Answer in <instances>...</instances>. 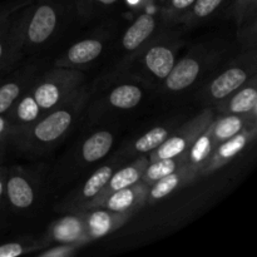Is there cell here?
Masks as SVG:
<instances>
[{"label":"cell","instance_id":"obj_1","mask_svg":"<svg viewBox=\"0 0 257 257\" xmlns=\"http://www.w3.org/2000/svg\"><path fill=\"white\" fill-rule=\"evenodd\" d=\"M210 119L211 114L210 112H207V114L192 120L190 124L178 131L176 135L168 136L167 140L155 150L152 155V162L157 160H163V158L183 157L187 153L191 145L200 136V133L207 128L205 125L210 124Z\"/></svg>","mask_w":257,"mask_h":257},{"label":"cell","instance_id":"obj_2","mask_svg":"<svg viewBox=\"0 0 257 257\" xmlns=\"http://www.w3.org/2000/svg\"><path fill=\"white\" fill-rule=\"evenodd\" d=\"M57 2L43 0L33 13L28 25L27 37L32 44H43L47 42L57 28Z\"/></svg>","mask_w":257,"mask_h":257},{"label":"cell","instance_id":"obj_3","mask_svg":"<svg viewBox=\"0 0 257 257\" xmlns=\"http://www.w3.org/2000/svg\"><path fill=\"white\" fill-rule=\"evenodd\" d=\"M72 122L73 115L69 110H55L35 125L33 130V138L45 145L55 142L69 130Z\"/></svg>","mask_w":257,"mask_h":257},{"label":"cell","instance_id":"obj_4","mask_svg":"<svg viewBox=\"0 0 257 257\" xmlns=\"http://www.w3.org/2000/svg\"><path fill=\"white\" fill-rule=\"evenodd\" d=\"M201 65L195 58H183L171 69L170 74L165 78L166 88L178 92L188 88L196 82L200 75Z\"/></svg>","mask_w":257,"mask_h":257},{"label":"cell","instance_id":"obj_5","mask_svg":"<svg viewBox=\"0 0 257 257\" xmlns=\"http://www.w3.org/2000/svg\"><path fill=\"white\" fill-rule=\"evenodd\" d=\"M248 74L243 68L233 67L225 70L210 84V95L213 99H225L240 89L247 80Z\"/></svg>","mask_w":257,"mask_h":257},{"label":"cell","instance_id":"obj_6","mask_svg":"<svg viewBox=\"0 0 257 257\" xmlns=\"http://www.w3.org/2000/svg\"><path fill=\"white\" fill-rule=\"evenodd\" d=\"M251 136H252V133L245 130L241 131L240 133H237L233 137L218 143V147L213 148L212 155H211L210 160L207 161L205 167L217 168L220 166H222L223 163L227 162V161H230L231 158L237 156L246 147Z\"/></svg>","mask_w":257,"mask_h":257},{"label":"cell","instance_id":"obj_7","mask_svg":"<svg viewBox=\"0 0 257 257\" xmlns=\"http://www.w3.org/2000/svg\"><path fill=\"white\" fill-rule=\"evenodd\" d=\"M156 29V19L153 15L141 14L123 35V47L127 50H136L152 35Z\"/></svg>","mask_w":257,"mask_h":257},{"label":"cell","instance_id":"obj_8","mask_svg":"<svg viewBox=\"0 0 257 257\" xmlns=\"http://www.w3.org/2000/svg\"><path fill=\"white\" fill-rule=\"evenodd\" d=\"M176 63L175 53L166 45H155L145 54V64L155 77L165 79Z\"/></svg>","mask_w":257,"mask_h":257},{"label":"cell","instance_id":"obj_9","mask_svg":"<svg viewBox=\"0 0 257 257\" xmlns=\"http://www.w3.org/2000/svg\"><path fill=\"white\" fill-rule=\"evenodd\" d=\"M143 172H145V162L143 161H141L140 163H136V165L127 166V167L117 171L114 175L110 176L109 181H108L107 185L102 190L103 192L99 197V202H102L107 196H109L114 191L135 186L140 181V178L142 177Z\"/></svg>","mask_w":257,"mask_h":257},{"label":"cell","instance_id":"obj_10","mask_svg":"<svg viewBox=\"0 0 257 257\" xmlns=\"http://www.w3.org/2000/svg\"><path fill=\"white\" fill-rule=\"evenodd\" d=\"M65 85H67V82H64L60 78L54 80L52 77V79L40 83L35 88L33 98L38 103L40 109H50V108L55 107L60 102V99L64 98V95H67V87Z\"/></svg>","mask_w":257,"mask_h":257},{"label":"cell","instance_id":"obj_11","mask_svg":"<svg viewBox=\"0 0 257 257\" xmlns=\"http://www.w3.org/2000/svg\"><path fill=\"white\" fill-rule=\"evenodd\" d=\"M103 50V44L97 39H85L70 47L65 55L68 65H83L97 59Z\"/></svg>","mask_w":257,"mask_h":257},{"label":"cell","instance_id":"obj_12","mask_svg":"<svg viewBox=\"0 0 257 257\" xmlns=\"http://www.w3.org/2000/svg\"><path fill=\"white\" fill-rule=\"evenodd\" d=\"M7 195L10 203L17 208H27L34 202V191L24 177L14 175L7 182Z\"/></svg>","mask_w":257,"mask_h":257},{"label":"cell","instance_id":"obj_13","mask_svg":"<svg viewBox=\"0 0 257 257\" xmlns=\"http://www.w3.org/2000/svg\"><path fill=\"white\" fill-rule=\"evenodd\" d=\"M112 146V133L107 132V131H99L85 141L82 147V156L87 162H97L108 155Z\"/></svg>","mask_w":257,"mask_h":257},{"label":"cell","instance_id":"obj_14","mask_svg":"<svg viewBox=\"0 0 257 257\" xmlns=\"http://www.w3.org/2000/svg\"><path fill=\"white\" fill-rule=\"evenodd\" d=\"M141 197H143V191L141 188H132V186H131V187L114 191L109 196H107L100 203L104 205V207H107V210L112 211V212L123 213L130 208L135 207L138 200H141Z\"/></svg>","mask_w":257,"mask_h":257},{"label":"cell","instance_id":"obj_15","mask_svg":"<svg viewBox=\"0 0 257 257\" xmlns=\"http://www.w3.org/2000/svg\"><path fill=\"white\" fill-rule=\"evenodd\" d=\"M213 148H215V143L211 138L210 125H207V128L200 133V136L196 138L195 142L187 151L188 162L191 167H201V166L205 167L212 155Z\"/></svg>","mask_w":257,"mask_h":257},{"label":"cell","instance_id":"obj_16","mask_svg":"<svg viewBox=\"0 0 257 257\" xmlns=\"http://www.w3.org/2000/svg\"><path fill=\"white\" fill-rule=\"evenodd\" d=\"M243 127H245V120L238 114H230L213 123L212 125H210V132L215 147L218 143L240 133L241 131H243Z\"/></svg>","mask_w":257,"mask_h":257},{"label":"cell","instance_id":"obj_17","mask_svg":"<svg viewBox=\"0 0 257 257\" xmlns=\"http://www.w3.org/2000/svg\"><path fill=\"white\" fill-rule=\"evenodd\" d=\"M142 90L133 84H122L110 92L109 103L119 109H131L142 99Z\"/></svg>","mask_w":257,"mask_h":257},{"label":"cell","instance_id":"obj_18","mask_svg":"<svg viewBox=\"0 0 257 257\" xmlns=\"http://www.w3.org/2000/svg\"><path fill=\"white\" fill-rule=\"evenodd\" d=\"M257 105V90L255 87H247L241 89L231 98L227 110L232 114H248L255 113Z\"/></svg>","mask_w":257,"mask_h":257},{"label":"cell","instance_id":"obj_19","mask_svg":"<svg viewBox=\"0 0 257 257\" xmlns=\"http://www.w3.org/2000/svg\"><path fill=\"white\" fill-rule=\"evenodd\" d=\"M114 227V216L107 211H94L87 220L88 232L92 237H103Z\"/></svg>","mask_w":257,"mask_h":257},{"label":"cell","instance_id":"obj_20","mask_svg":"<svg viewBox=\"0 0 257 257\" xmlns=\"http://www.w3.org/2000/svg\"><path fill=\"white\" fill-rule=\"evenodd\" d=\"M112 175L113 170L109 166H104V167H100L99 170L95 171L83 186V198L88 200V198H93L99 195Z\"/></svg>","mask_w":257,"mask_h":257},{"label":"cell","instance_id":"obj_21","mask_svg":"<svg viewBox=\"0 0 257 257\" xmlns=\"http://www.w3.org/2000/svg\"><path fill=\"white\" fill-rule=\"evenodd\" d=\"M168 136H170V133L165 127H155L150 132L138 138L137 142L135 143V150L140 153H147L151 152V151H155L156 148L160 147L167 140Z\"/></svg>","mask_w":257,"mask_h":257},{"label":"cell","instance_id":"obj_22","mask_svg":"<svg viewBox=\"0 0 257 257\" xmlns=\"http://www.w3.org/2000/svg\"><path fill=\"white\" fill-rule=\"evenodd\" d=\"M226 0H195L191 9L185 15L186 19L190 22L205 20L215 14L223 5Z\"/></svg>","mask_w":257,"mask_h":257},{"label":"cell","instance_id":"obj_23","mask_svg":"<svg viewBox=\"0 0 257 257\" xmlns=\"http://www.w3.org/2000/svg\"><path fill=\"white\" fill-rule=\"evenodd\" d=\"M178 170V160L175 158H163L153 161L145 171V180L147 182H155L165 176L171 175Z\"/></svg>","mask_w":257,"mask_h":257},{"label":"cell","instance_id":"obj_24","mask_svg":"<svg viewBox=\"0 0 257 257\" xmlns=\"http://www.w3.org/2000/svg\"><path fill=\"white\" fill-rule=\"evenodd\" d=\"M181 178H182V173L173 172L171 175L165 176V177L155 181V185L152 186V188L150 191L151 198H153V200H161V198L168 196L180 186Z\"/></svg>","mask_w":257,"mask_h":257},{"label":"cell","instance_id":"obj_25","mask_svg":"<svg viewBox=\"0 0 257 257\" xmlns=\"http://www.w3.org/2000/svg\"><path fill=\"white\" fill-rule=\"evenodd\" d=\"M83 226L79 220L75 217H67L57 223L54 227L55 238L60 241L77 240L82 235Z\"/></svg>","mask_w":257,"mask_h":257},{"label":"cell","instance_id":"obj_26","mask_svg":"<svg viewBox=\"0 0 257 257\" xmlns=\"http://www.w3.org/2000/svg\"><path fill=\"white\" fill-rule=\"evenodd\" d=\"M39 105L33 97H25L17 107V117L23 122H32L39 115Z\"/></svg>","mask_w":257,"mask_h":257},{"label":"cell","instance_id":"obj_27","mask_svg":"<svg viewBox=\"0 0 257 257\" xmlns=\"http://www.w3.org/2000/svg\"><path fill=\"white\" fill-rule=\"evenodd\" d=\"M20 94V87L17 83H7L0 87V114L10 109Z\"/></svg>","mask_w":257,"mask_h":257},{"label":"cell","instance_id":"obj_28","mask_svg":"<svg viewBox=\"0 0 257 257\" xmlns=\"http://www.w3.org/2000/svg\"><path fill=\"white\" fill-rule=\"evenodd\" d=\"M193 3L195 0H167V4L165 7V14L171 19H178L180 17H185Z\"/></svg>","mask_w":257,"mask_h":257},{"label":"cell","instance_id":"obj_29","mask_svg":"<svg viewBox=\"0 0 257 257\" xmlns=\"http://www.w3.org/2000/svg\"><path fill=\"white\" fill-rule=\"evenodd\" d=\"M257 0H235L233 3V13L238 22H242L248 18L250 13H253L256 9Z\"/></svg>","mask_w":257,"mask_h":257},{"label":"cell","instance_id":"obj_30","mask_svg":"<svg viewBox=\"0 0 257 257\" xmlns=\"http://www.w3.org/2000/svg\"><path fill=\"white\" fill-rule=\"evenodd\" d=\"M24 252V247L20 243H7L0 246V257H15Z\"/></svg>","mask_w":257,"mask_h":257},{"label":"cell","instance_id":"obj_31","mask_svg":"<svg viewBox=\"0 0 257 257\" xmlns=\"http://www.w3.org/2000/svg\"><path fill=\"white\" fill-rule=\"evenodd\" d=\"M80 7H110L119 0H77Z\"/></svg>","mask_w":257,"mask_h":257},{"label":"cell","instance_id":"obj_32","mask_svg":"<svg viewBox=\"0 0 257 257\" xmlns=\"http://www.w3.org/2000/svg\"><path fill=\"white\" fill-rule=\"evenodd\" d=\"M5 35H7V27L0 23V62H2L5 50Z\"/></svg>","mask_w":257,"mask_h":257},{"label":"cell","instance_id":"obj_33","mask_svg":"<svg viewBox=\"0 0 257 257\" xmlns=\"http://www.w3.org/2000/svg\"><path fill=\"white\" fill-rule=\"evenodd\" d=\"M69 250L70 247H65V246H63V247L54 248V250L52 251H47V252L43 253V256H64L69 252Z\"/></svg>","mask_w":257,"mask_h":257},{"label":"cell","instance_id":"obj_34","mask_svg":"<svg viewBox=\"0 0 257 257\" xmlns=\"http://www.w3.org/2000/svg\"><path fill=\"white\" fill-rule=\"evenodd\" d=\"M8 130V123L7 120L4 119V118L2 117V114H0V138L3 137V136L5 135V132H7Z\"/></svg>","mask_w":257,"mask_h":257},{"label":"cell","instance_id":"obj_35","mask_svg":"<svg viewBox=\"0 0 257 257\" xmlns=\"http://www.w3.org/2000/svg\"><path fill=\"white\" fill-rule=\"evenodd\" d=\"M3 195H4V183H3L2 176H0V198L3 197Z\"/></svg>","mask_w":257,"mask_h":257},{"label":"cell","instance_id":"obj_36","mask_svg":"<svg viewBox=\"0 0 257 257\" xmlns=\"http://www.w3.org/2000/svg\"><path fill=\"white\" fill-rule=\"evenodd\" d=\"M3 20H4V18H3V14H0V23H2Z\"/></svg>","mask_w":257,"mask_h":257}]
</instances>
